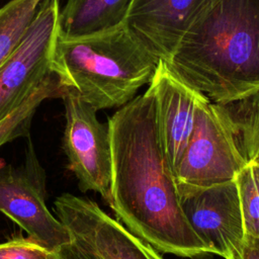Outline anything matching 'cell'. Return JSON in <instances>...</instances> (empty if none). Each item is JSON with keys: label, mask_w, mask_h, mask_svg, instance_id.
<instances>
[{"label": "cell", "mask_w": 259, "mask_h": 259, "mask_svg": "<svg viewBox=\"0 0 259 259\" xmlns=\"http://www.w3.org/2000/svg\"><path fill=\"white\" fill-rule=\"evenodd\" d=\"M59 252L62 259H93L73 240L70 244L63 246Z\"/></svg>", "instance_id": "cell-17"}, {"label": "cell", "mask_w": 259, "mask_h": 259, "mask_svg": "<svg viewBox=\"0 0 259 259\" xmlns=\"http://www.w3.org/2000/svg\"><path fill=\"white\" fill-rule=\"evenodd\" d=\"M44 0H10L0 8V67L16 49Z\"/></svg>", "instance_id": "cell-14"}, {"label": "cell", "mask_w": 259, "mask_h": 259, "mask_svg": "<svg viewBox=\"0 0 259 259\" xmlns=\"http://www.w3.org/2000/svg\"><path fill=\"white\" fill-rule=\"evenodd\" d=\"M184 215L212 255L242 259L245 230L235 180L179 195Z\"/></svg>", "instance_id": "cell-9"}, {"label": "cell", "mask_w": 259, "mask_h": 259, "mask_svg": "<svg viewBox=\"0 0 259 259\" xmlns=\"http://www.w3.org/2000/svg\"><path fill=\"white\" fill-rule=\"evenodd\" d=\"M133 0H68L59 14L58 34L64 38L93 35L124 24Z\"/></svg>", "instance_id": "cell-12"}, {"label": "cell", "mask_w": 259, "mask_h": 259, "mask_svg": "<svg viewBox=\"0 0 259 259\" xmlns=\"http://www.w3.org/2000/svg\"><path fill=\"white\" fill-rule=\"evenodd\" d=\"M178 80L212 102L259 91V0H213L164 62Z\"/></svg>", "instance_id": "cell-2"}, {"label": "cell", "mask_w": 259, "mask_h": 259, "mask_svg": "<svg viewBox=\"0 0 259 259\" xmlns=\"http://www.w3.org/2000/svg\"><path fill=\"white\" fill-rule=\"evenodd\" d=\"M242 259H259V238L245 237Z\"/></svg>", "instance_id": "cell-18"}, {"label": "cell", "mask_w": 259, "mask_h": 259, "mask_svg": "<svg viewBox=\"0 0 259 259\" xmlns=\"http://www.w3.org/2000/svg\"><path fill=\"white\" fill-rule=\"evenodd\" d=\"M59 14V0H44L22 39L0 67V121L53 73Z\"/></svg>", "instance_id": "cell-7"}, {"label": "cell", "mask_w": 259, "mask_h": 259, "mask_svg": "<svg viewBox=\"0 0 259 259\" xmlns=\"http://www.w3.org/2000/svg\"><path fill=\"white\" fill-rule=\"evenodd\" d=\"M0 259H62L59 250L49 249L28 237L0 243Z\"/></svg>", "instance_id": "cell-16"}, {"label": "cell", "mask_w": 259, "mask_h": 259, "mask_svg": "<svg viewBox=\"0 0 259 259\" xmlns=\"http://www.w3.org/2000/svg\"><path fill=\"white\" fill-rule=\"evenodd\" d=\"M64 86L54 73L47 76L15 110L0 121V148L15 139L29 137L38 106L47 99L60 98Z\"/></svg>", "instance_id": "cell-13"}, {"label": "cell", "mask_w": 259, "mask_h": 259, "mask_svg": "<svg viewBox=\"0 0 259 259\" xmlns=\"http://www.w3.org/2000/svg\"><path fill=\"white\" fill-rule=\"evenodd\" d=\"M60 98L65 107L62 145L68 168L77 177L81 191L97 192L108 202L111 183L108 125L98 120L97 110L73 88L64 87Z\"/></svg>", "instance_id": "cell-6"}, {"label": "cell", "mask_w": 259, "mask_h": 259, "mask_svg": "<svg viewBox=\"0 0 259 259\" xmlns=\"http://www.w3.org/2000/svg\"><path fill=\"white\" fill-rule=\"evenodd\" d=\"M259 158V91L228 102L206 98L174 172L178 195L235 180Z\"/></svg>", "instance_id": "cell-4"}, {"label": "cell", "mask_w": 259, "mask_h": 259, "mask_svg": "<svg viewBox=\"0 0 259 259\" xmlns=\"http://www.w3.org/2000/svg\"><path fill=\"white\" fill-rule=\"evenodd\" d=\"M149 86L155 97L160 143L175 172L188 145L199 107L207 97L178 80L162 61Z\"/></svg>", "instance_id": "cell-10"}, {"label": "cell", "mask_w": 259, "mask_h": 259, "mask_svg": "<svg viewBox=\"0 0 259 259\" xmlns=\"http://www.w3.org/2000/svg\"><path fill=\"white\" fill-rule=\"evenodd\" d=\"M245 237L259 238V158L243 167L235 178Z\"/></svg>", "instance_id": "cell-15"}, {"label": "cell", "mask_w": 259, "mask_h": 259, "mask_svg": "<svg viewBox=\"0 0 259 259\" xmlns=\"http://www.w3.org/2000/svg\"><path fill=\"white\" fill-rule=\"evenodd\" d=\"M111 151L108 204L117 221L157 251L189 259L212 255L180 205L174 171L160 143L152 88L107 121Z\"/></svg>", "instance_id": "cell-1"}, {"label": "cell", "mask_w": 259, "mask_h": 259, "mask_svg": "<svg viewBox=\"0 0 259 259\" xmlns=\"http://www.w3.org/2000/svg\"><path fill=\"white\" fill-rule=\"evenodd\" d=\"M160 61L123 24L105 32L64 38L59 34L52 72L96 110L119 107L150 84Z\"/></svg>", "instance_id": "cell-3"}, {"label": "cell", "mask_w": 259, "mask_h": 259, "mask_svg": "<svg viewBox=\"0 0 259 259\" xmlns=\"http://www.w3.org/2000/svg\"><path fill=\"white\" fill-rule=\"evenodd\" d=\"M54 212L93 259H164L89 198L63 193L54 201Z\"/></svg>", "instance_id": "cell-8"}, {"label": "cell", "mask_w": 259, "mask_h": 259, "mask_svg": "<svg viewBox=\"0 0 259 259\" xmlns=\"http://www.w3.org/2000/svg\"><path fill=\"white\" fill-rule=\"evenodd\" d=\"M213 0H133L124 25L159 61L167 62L196 16Z\"/></svg>", "instance_id": "cell-11"}, {"label": "cell", "mask_w": 259, "mask_h": 259, "mask_svg": "<svg viewBox=\"0 0 259 259\" xmlns=\"http://www.w3.org/2000/svg\"><path fill=\"white\" fill-rule=\"evenodd\" d=\"M24 157L16 167L0 160V211L25 231L28 238L58 251L72 238L46 204V172L29 137Z\"/></svg>", "instance_id": "cell-5"}]
</instances>
